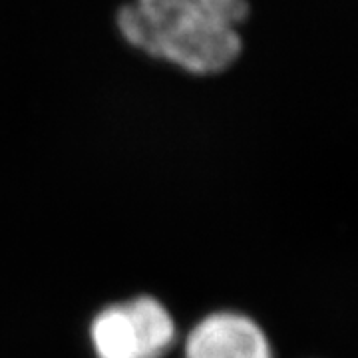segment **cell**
I'll list each match as a JSON object with an SVG mask.
<instances>
[{
	"label": "cell",
	"mask_w": 358,
	"mask_h": 358,
	"mask_svg": "<svg viewBox=\"0 0 358 358\" xmlns=\"http://www.w3.org/2000/svg\"><path fill=\"white\" fill-rule=\"evenodd\" d=\"M249 2L131 0L117 10V30L134 48L181 70L211 76L229 70L243 50L237 26Z\"/></svg>",
	"instance_id": "obj_1"
},
{
	"label": "cell",
	"mask_w": 358,
	"mask_h": 358,
	"mask_svg": "<svg viewBox=\"0 0 358 358\" xmlns=\"http://www.w3.org/2000/svg\"><path fill=\"white\" fill-rule=\"evenodd\" d=\"M183 358H275L265 329L239 310H213L185 334Z\"/></svg>",
	"instance_id": "obj_2"
},
{
	"label": "cell",
	"mask_w": 358,
	"mask_h": 358,
	"mask_svg": "<svg viewBox=\"0 0 358 358\" xmlns=\"http://www.w3.org/2000/svg\"><path fill=\"white\" fill-rule=\"evenodd\" d=\"M90 345L96 358H154L128 301L106 305L94 315L90 322Z\"/></svg>",
	"instance_id": "obj_3"
},
{
	"label": "cell",
	"mask_w": 358,
	"mask_h": 358,
	"mask_svg": "<svg viewBox=\"0 0 358 358\" xmlns=\"http://www.w3.org/2000/svg\"><path fill=\"white\" fill-rule=\"evenodd\" d=\"M225 2H241V0H225Z\"/></svg>",
	"instance_id": "obj_4"
}]
</instances>
